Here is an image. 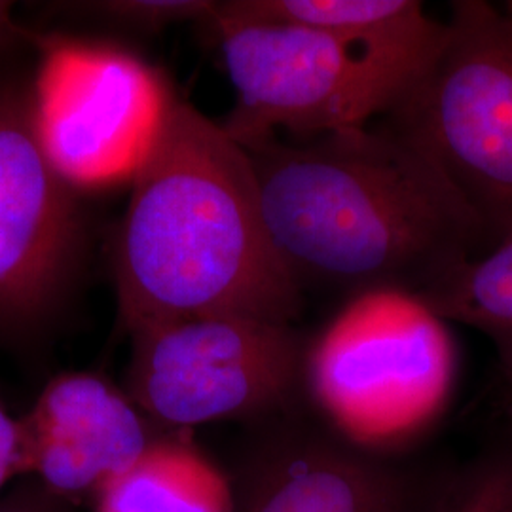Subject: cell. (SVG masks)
Returning a JSON list of instances; mask_svg holds the SVG:
<instances>
[{
  "label": "cell",
  "mask_w": 512,
  "mask_h": 512,
  "mask_svg": "<svg viewBox=\"0 0 512 512\" xmlns=\"http://www.w3.org/2000/svg\"><path fill=\"white\" fill-rule=\"evenodd\" d=\"M243 148L268 236L302 293L423 294L490 249L450 184L387 126Z\"/></svg>",
  "instance_id": "1"
},
{
  "label": "cell",
  "mask_w": 512,
  "mask_h": 512,
  "mask_svg": "<svg viewBox=\"0 0 512 512\" xmlns=\"http://www.w3.org/2000/svg\"><path fill=\"white\" fill-rule=\"evenodd\" d=\"M114 272L129 334L219 315L293 325L304 304L268 236L247 150L177 97L133 179Z\"/></svg>",
  "instance_id": "2"
},
{
  "label": "cell",
  "mask_w": 512,
  "mask_h": 512,
  "mask_svg": "<svg viewBox=\"0 0 512 512\" xmlns=\"http://www.w3.org/2000/svg\"><path fill=\"white\" fill-rule=\"evenodd\" d=\"M473 213L490 247L512 232V12L450 8L437 54L384 114Z\"/></svg>",
  "instance_id": "3"
},
{
  "label": "cell",
  "mask_w": 512,
  "mask_h": 512,
  "mask_svg": "<svg viewBox=\"0 0 512 512\" xmlns=\"http://www.w3.org/2000/svg\"><path fill=\"white\" fill-rule=\"evenodd\" d=\"M205 25L219 42L236 92L220 126L241 147L275 137L279 129L313 139L366 126L418 76L317 29L241 18L224 2H215Z\"/></svg>",
  "instance_id": "4"
},
{
  "label": "cell",
  "mask_w": 512,
  "mask_h": 512,
  "mask_svg": "<svg viewBox=\"0 0 512 512\" xmlns=\"http://www.w3.org/2000/svg\"><path fill=\"white\" fill-rule=\"evenodd\" d=\"M131 336L126 393L165 427L275 416L306 382L308 351L293 325L192 317Z\"/></svg>",
  "instance_id": "5"
},
{
  "label": "cell",
  "mask_w": 512,
  "mask_h": 512,
  "mask_svg": "<svg viewBox=\"0 0 512 512\" xmlns=\"http://www.w3.org/2000/svg\"><path fill=\"white\" fill-rule=\"evenodd\" d=\"M173 103L164 78L137 55L78 38L40 40L31 122L50 164L74 190L133 183Z\"/></svg>",
  "instance_id": "6"
},
{
  "label": "cell",
  "mask_w": 512,
  "mask_h": 512,
  "mask_svg": "<svg viewBox=\"0 0 512 512\" xmlns=\"http://www.w3.org/2000/svg\"><path fill=\"white\" fill-rule=\"evenodd\" d=\"M444 323L416 293L353 294L308 351L306 378L351 427H403L431 412L448 385L452 353Z\"/></svg>",
  "instance_id": "7"
},
{
  "label": "cell",
  "mask_w": 512,
  "mask_h": 512,
  "mask_svg": "<svg viewBox=\"0 0 512 512\" xmlns=\"http://www.w3.org/2000/svg\"><path fill=\"white\" fill-rule=\"evenodd\" d=\"M82 245L74 188L38 143L29 99L0 92V327L54 310Z\"/></svg>",
  "instance_id": "8"
},
{
  "label": "cell",
  "mask_w": 512,
  "mask_h": 512,
  "mask_svg": "<svg viewBox=\"0 0 512 512\" xmlns=\"http://www.w3.org/2000/svg\"><path fill=\"white\" fill-rule=\"evenodd\" d=\"M126 391L90 372L59 374L19 418L21 475L71 505L101 494L158 440Z\"/></svg>",
  "instance_id": "9"
},
{
  "label": "cell",
  "mask_w": 512,
  "mask_h": 512,
  "mask_svg": "<svg viewBox=\"0 0 512 512\" xmlns=\"http://www.w3.org/2000/svg\"><path fill=\"white\" fill-rule=\"evenodd\" d=\"M420 482L397 465L311 431H281L253 454L236 512H425Z\"/></svg>",
  "instance_id": "10"
},
{
  "label": "cell",
  "mask_w": 512,
  "mask_h": 512,
  "mask_svg": "<svg viewBox=\"0 0 512 512\" xmlns=\"http://www.w3.org/2000/svg\"><path fill=\"white\" fill-rule=\"evenodd\" d=\"M241 18L291 23L323 31L366 54L420 74L446 33L416 0H230Z\"/></svg>",
  "instance_id": "11"
},
{
  "label": "cell",
  "mask_w": 512,
  "mask_h": 512,
  "mask_svg": "<svg viewBox=\"0 0 512 512\" xmlns=\"http://www.w3.org/2000/svg\"><path fill=\"white\" fill-rule=\"evenodd\" d=\"M93 503L95 512H236L217 469L184 440L162 437Z\"/></svg>",
  "instance_id": "12"
},
{
  "label": "cell",
  "mask_w": 512,
  "mask_h": 512,
  "mask_svg": "<svg viewBox=\"0 0 512 512\" xmlns=\"http://www.w3.org/2000/svg\"><path fill=\"white\" fill-rule=\"evenodd\" d=\"M418 296L446 323L471 327L492 342L512 403V232Z\"/></svg>",
  "instance_id": "13"
},
{
  "label": "cell",
  "mask_w": 512,
  "mask_h": 512,
  "mask_svg": "<svg viewBox=\"0 0 512 512\" xmlns=\"http://www.w3.org/2000/svg\"><path fill=\"white\" fill-rule=\"evenodd\" d=\"M431 512H512V431L484 450Z\"/></svg>",
  "instance_id": "14"
},
{
  "label": "cell",
  "mask_w": 512,
  "mask_h": 512,
  "mask_svg": "<svg viewBox=\"0 0 512 512\" xmlns=\"http://www.w3.org/2000/svg\"><path fill=\"white\" fill-rule=\"evenodd\" d=\"M213 8L207 0H110L90 2L84 10L131 33L156 35L177 23H205Z\"/></svg>",
  "instance_id": "15"
},
{
  "label": "cell",
  "mask_w": 512,
  "mask_h": 512,
  "mask_svg": "<svg viewBox=\"0 0 512 512\" xmlns=\"http://www.w3.org/2000/svg\"><path fill=\"white\" fill-rule=\"evenodd\" d=\"M0 512H73V505L50 492L37 478L21 476L0 495Z\"/></svg>",
  "instance_id": "16"
},
{
  "label": "cell",
  "mask_w": 512,
  "mask_h": 512,
  "mask_svg": "<svg viewBox=\"0 0 512 512\" xmlns=\"http://www.w3.org/2000/svg\"><path fill=\"white\" fill-rule=\"evenodd\" d=\"M21 425L0 403V495L10 480L21 478Z\"/></svg>",
  "instance_id": "17"
},
{
  "label": "cell",
  "mask_w": 512,
  "mask_h": 512,
  "mask_svg": "<svg viewBox=\"0 0 512 512\" xmlns=\"http://www.w3.org/2000/svg\"><path fill=\"white\" fill-rule=\"evenodd\" d=\"M16 27L12 21V6L8 2H0V48L14 37Z\"/></svg>",
  "instance_id": "18"
},
{
  "label": "cell",
  "mask_w": 512,
  "mask_h": 512,
  "mask_svg": "<svg viewBox=\"0 0 512 512\" xmlns=\"http://www.w3.org/2000/svg\"><path fill=\"white\" fill-rule=\"evenodd\" d=\"M507 8H509V10H511L512 12V2H509V4H507Z\"/></svg>",
  "instance_id": "19"
}]
</instances>
